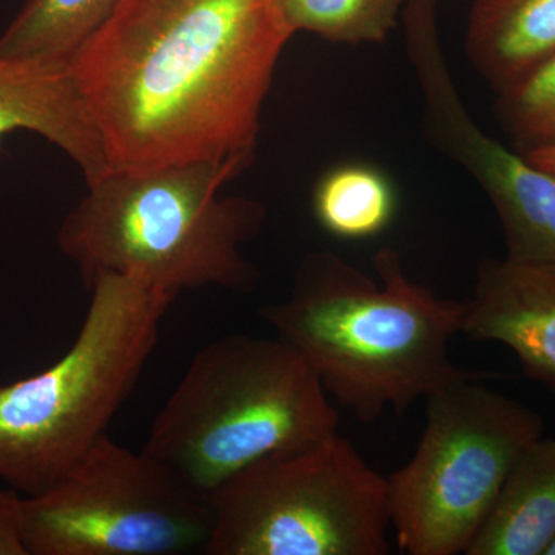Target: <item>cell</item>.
Masks as SVG:
<instances>
[{
    "mask_svg": "<svg viewBox=\"0 0 555 555\" xmlns=\"http://www.w3.org/2000/svg\"><path fill=\"white\" fill-rule=\"evenodd\" d=\"M294 35L280 0H119L68 69L109 169L248 167Z\"/></svg>",
    "mask_w": 555,
    "mask_h": 555,
    "instance_id": "cell-1",
    "label": "cell"
},
{
    "mask_svg": "<svg viewBox=\"0 0 555 555\" xmlns=\"http://www.w3.org/2000/svg\"><path fill=\"white\" fill-rule=\"evenodd\" d=\"M374 268L379 281L334 251H310L287 298L259 310L328 396L363 423L387 409L403 414L438 387L480 374L449 357L463 301L414 283L393 248L378 250Z\"/></svg>",
    "mask_w": 555,
    "mask_h": 555,
    "instance_id": "cell-2",
    "label": "cell"
},
{
    "mask_svg": "<svg viewBox=\"0 0 555 555\" xmlns=\"http://www.w3.org/2000/svg\"><path fill=\"white\" fill-rule=\"evenodd\" d=\"M247 167L195 163L142 171L112 170L57 233L87 291L104 275H137L178 298L184 291H257L261 275L244 244L261 232L268 211L258 201L221 196Z\"/></svg>",
    "mask_w": 555,
    "mask_h": 555,
    "instance_id": "cell-3",
    "label": "cell"
},
{
    "mask_svg": "<svg viewBox=\"0 0 555 555\" xmlns=\"http://www.w3.org/2000/svg\"><path fill=\"white\" fill-rule=\"evenodd\" d=\"M315 372L280 337L229 335L203 347L159 409L141 451L206 496L266 456L338 434Z\"/></svg>",
    "mask_w": 555,
    "mask_h": 555,
    "instance_id": "cell-4",
    "label": "cell"
},
{
    "mask_svg": "<svg viewBox=\"0 0 555 555\" xmlns=\"http://www.w3.org/2000/svg\"><path fill=\"white\" fill-rule=\"evenodd\" d=\"M78 337L47 371L0 386V480L24 496L67 476L107 436L158 345L173 295L137 275H104Z\"/></svg>",
    "mask_w": 555,
    "mask_h": 555,
    "instance_id": "cell-5",
    "label": "cell"
},
{
    "mask_svg": "<svg viewBox=\"0 0 555 555\" xmlns=\"http://www.w3.org/2000/svg\"><path fill=\"white\" fill-rule=\"evenodd\" d=\"M208 555H386L387 478L335 436L266 456L208 495Z\"/></svg>",
    "mask_w": 555,
    "mask_h": 555,
    "instance_id": "cell-6",
    "label": "cell"
},
{
    "mask_svg": "<svg viewBox=\"0 0 555 555\" xmlns=\"http://www.w3.org/2000/svg\"><path fill=\"white\" fill-rule=\"evenodd\" d=\"M485 378H459L426 397L415 454L387 477L390 528L404 554H465L514 463L545 433L539 412Z\"/></svg>",
    "mask_w": 555,
    "mask_h": 555,
    "instance_id": "cell-7",
    "label": "cell"
},
{
    "mask_svg": "<svg viewBox=\"0 0 555 555\" xmlns=\"http://www.w3.org/2000/svg\"><path fill=\"white\" fill-rule=\"evenodd\" d=\"M28 555H177L206 547L211 509L144 452L102 437L47 491L22 496Z\"/></svg>",
    "mask_w": 555,
    "mask_h": 555,
    "instance_id": "cell-8",
    "label": "cell"
},
{
    "mask_svg": "<svg viewBox=\"0 0 555 555\" xmlns=\"http://www.w3.org/2000/svg\"><path fill=\"white\" fill-rule=\"evenodd\" d=\"M426 141L480 185L502 224L506 259L555 268V177L489 137L456 90L441 91L422 115Z\"/></svg>",
    "mask_w": 555,
    "mask_h": 555,
    "instance_id": "cell-9",
    "label": "cell"
},
{
    "mask_svg": "<svg viewBox=\"0 0 555 555\" xmlns=\"http://www.w3.org/2000/svg\"><path fill=\"white\" fill-rule=\"evenodd\" d=\"M460 332L509 347L525 374L555 396V268L481 259Z\"/></svg>",
    "mask_w": 555,
    "mask_h": 555,
    "instance_id": "cell-10",
    "label": "cell"
},
{
    "mask_svg": "<svg viewBox=\"0 0 555 555\" xmlns=\"http://www.w3.org/2000/svg\"><path fill=\"white\" fill-rule=\"evenodd\" d=\"M20 130L62 150L82 171L87 185L112 171L100 130L69 69L0 60V144Z\"/></svg>",
    "mask_w": 555,
    "mask_h": 555,
    "instance_id": "cell-11",
    "label": "cell"
},
{
    "mask_svg": "<svg viewBox=\"0 0 555 555\" xmlns=\"http://www.w3.org/2000/svg\"><path fill=\"white\" fill-rule=\"evenodd\" d=\"M467 61L496 94L555 53V0H474Z\"/></svg>",
    "mask_w": 555,
    "mask_h": 555,
    "instance_id": "cell-12",
    "label": "cell"
},
{
    "mask_svg": "<svg viewBox=\"0 0 555 555\" xmlns=\"http://www.w3.org/2000/svg\"><path fill=\"white\" fill-rule=\"evenodd\" d=\"M555 539V438L529 443L466 555H545Z\"/></svg>",
    "mask_w": 555,
    "mask_h": 555,
    "instance_id": "cell-13",
    "label": "cell"
},
{
    "mask_svg": "<svg viewBox=\"0 0 555 555\" xmlns=\"http://www.w3.org/2000/svg\"><path fill=\"white\" fill-rule=\"evenodd\" d=\"M119 0H25L0 35V60L68 69Z\"/></svg>",
    "mask_w": 555,
    "mask_h": 555,
    "instance_id": "cell-14",
    "label": "cell"
},
{
    "mask_svg": "<svg viewBox=\"0 0 555 555\" xmlns=\"http://www.w3.org/2000/svg\"><path fill=\"white\" fill-rule=\"evenodd\" d=\"M313 211L321 228L338 238H371L392 221L396 195L374 167L349 164L321 179L313 193Z\"/></svg>",
    "mask_w": 555,
    "mask_h": 555,
    "instance_id": "cell-15",
    "label": "cell"
},
{
    "mask_svg": "<svg viewBox=\"0 0 555 555\" xmlns=\"http://www.w3.org/2000/svg\"><path fill=\"white\" fill-rule=\"evenodd\" d=\"M406 0H280L292 30L335 43H383Z\"/></svg>",
    "mask_w": 555,
    "mask_h": 555,
    "instance_id": "cell-16",
    "label": "cell"
},
{
    "mask_svg": "<svg viewBox=\"0 0 555 555\" xmlns=\"http://www.w3.org/2000/svg\"><path fill=\"white\" fill-rule=\"evenodd\" d=\"M495 118L514 150L525 155L555 145V53L496 94Z\"/></svg>",
    "mask_w": 555,
    "mask_h": 555,
    "instance_id": "cell-17",
    "label": "cell"
},
{
    "mask_svg": "<svg viewBox=\"0 0 555 555\" xmlns=\"http://www.w3.org/2000/svg\"><path fill=\"white\" fill-rule=\"evenodd\" d=\"M21 505L16 489H0V555H28L22 535Z\"/></svg>",
    "mask_w": 555,
    "mask_h": 555,
    "instance_id": "cell-18",
    "label": "cell"
},
{
    "mask_svg": "<svg viewBox=\"0 0 555 555\" xmlns=\"http://www.w3.org/2000/svg\"><path fill=\"white\" fill-rule=\"evenodd\" d=\"M521 156L537 169L547 171L555 177V145L554 147L532 150Z\"/></svg>",
    "mask_w": 555,
    "mask_h": 555,
    "instance_id": "cell-19",
    "label": "cell"
},
{
    "mask_svg": "<svg viewBox=\"0 0 555 555\" xmlns=\"http://www.w3.org/2000/svg\"><path fill=\"white\" fill-rule=\"evenodd\" d=\"M545 555H555V539L553 540V543H551L550 547H547Z\"/></svg>",
    "mask_w": 555,
    "mask_h": 555,
    "instance_id": "cell-20",
    "label": "cell"
}]
</instances>
